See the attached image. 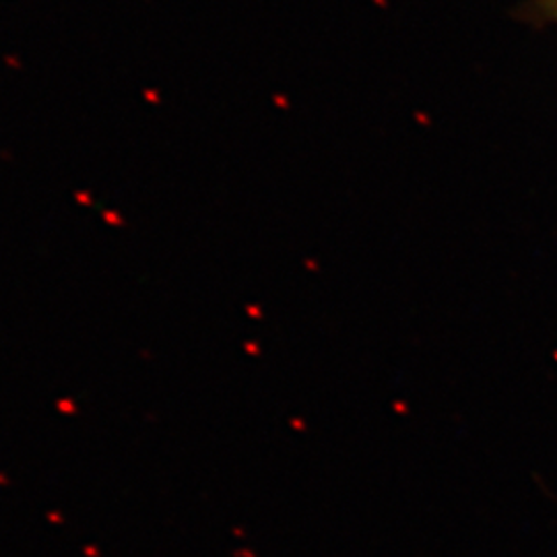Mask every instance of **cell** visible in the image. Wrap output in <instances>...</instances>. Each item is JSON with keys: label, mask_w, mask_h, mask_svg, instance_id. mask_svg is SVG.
<instances>
[{"label": "cell", "mask_w": 557, "mask_h": 557, "mask_svg": "<svg viewBox=\"0 0 557 557\" xmlns=\"http://www.w3.org/2000/svg\"><path fill=\"white\" fill-rule=\"evenodd\" d=\"M524 2L539 23H549L557 27V0H524Z\"/></svg>", "instance_id": "cell-1"}]
</instances>
